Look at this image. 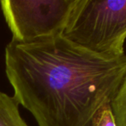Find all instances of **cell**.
<instances>
[{
  "label": "cell",
  "instance_id": "1",
  "mask_svg": "<svg viewBox=\"0 0 126 126\" xmlns=\"http://www.w3.org/2000/svg\"><path fill=\"white\" fill-rule=\"evenodd\" d=\"M4 59L14 98L38 126H91L126 73V55L105 57L62 35L32 43L11 40Z\"/></svg>",
  "mask_w": 126,
  "mask_h": 126
},
{
  "label": "cell",
  "instance_id": "2",
  "mask_svg": "<svg viewBox=\"0 0 126 126\" xmlns=\"http://www.w3.org/2000/svg\"><path fill=\"white\" fill-rule=\"evenodd\" d=\"M62 36L105 57L125 55L126 0H76Z\"/></svg>",
  "mask_w": 126,
  "mask_h": 126
},
{
  "label": "cell",
  "instance_id": "3",
  "mask_svg": "<svg viewBox=\"0 0 126 126\" xmlns=\"http://www.w3.org/2000/svg\"><path fill=\"white\" fill-rule=\"evenodd\" d=\"M76 0H3L12 40L32 43L62 35Z\"/></svg>",
  "mask_w": 126,
  "mask_h": 126
},
{
  "label": "cell",
  "instance_id": "4",
  "mask_svg": "<svg viewBox=\"0 0 126 126\" xmlns=\"http://www.w3.org/2000/svg\"><path fill=\"white\" fill-rule=\"evenodd\" d=\"M14 97L0 91V126H28L22 118Z\"/></svg>",
  "mask_w": 126,
  "mask_h": 126
},
{
  "label": "cell",
  "instance_id": "5",
  "mask_svg": "<svg viewBox=\"0 0 126 126\" xmlns=\"http://www.w3.org/2000/svg\"><path fill=\"white\" fill-rule=\"evenodd\" d=\"M110 105L115 125L126 126V73Z\"/></svg>",
  "mask_w": 126,
  "mask_h": 126
},
{
  "label": "cell",
  "instance_id": "6",
  "mask_svg": "<svg viewBox=\"0 0 126 126\" xmlns=\"http://www.w3.org/2000/svg\"><path fill=\"white\" fill-rule=\"evenodd\" d=\"M91 126H116L110 104L101 108L94 118Z\"/></svg>",
  "mask_w": 126,
  "mask_h": 126
}]
</instances>
